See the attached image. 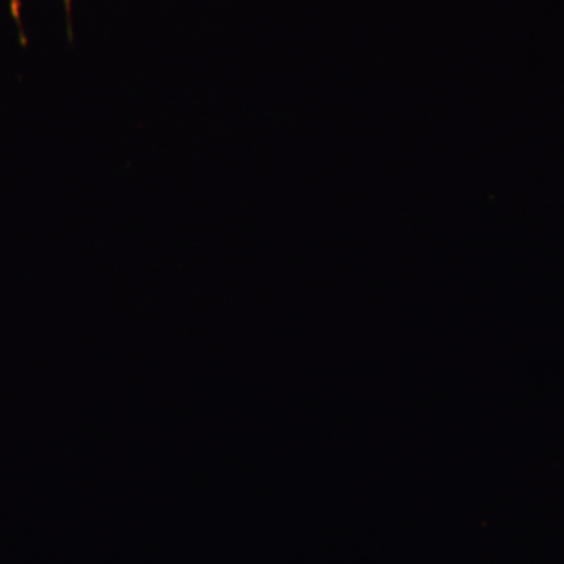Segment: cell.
<instances>
[{
    "mask_svg": "<svg viewBox=\"0 0 564 564\" xmlns=\"http://www.w3.org/2000/svg\"><path fill=\"white\" fill-rule=\"evenodd\" d=\"M11 11H13L14 20H17L18 24L21 25V17H20V2L18 0H10Z\"/></svg>",
    "mask_w": 564,
    "mask_h": 564,
    "instance_id": "2",
    "label": "cell"
},
{
    "mask_svg": "<svg viewBox=\"0 0 564 564\" xmlns=\"http://www.w3.org/2000/svg\"><path fill=\"white\" fill-rule=\"evenodd\" d=\"M73 2H74V0H63V7H65V13H66V25H68L69 40H73V35H74Z\"/></svg>",
    "mask_w": 564,
    "mask_h": 564,
    "instance_id": "1",
    "label": "cell"
}]
</instances>
